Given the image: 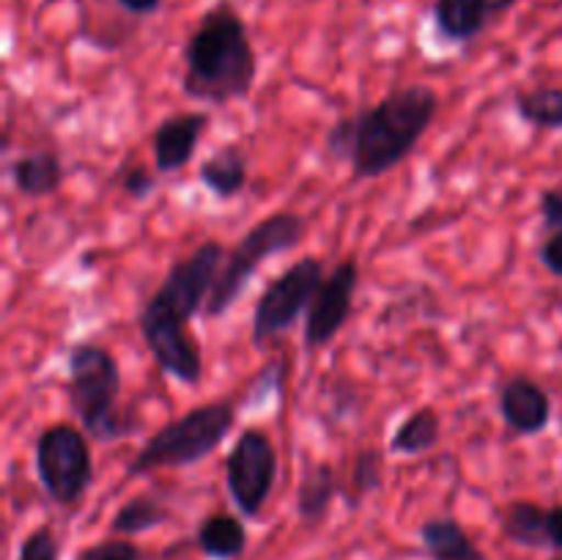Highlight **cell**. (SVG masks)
Instances as JSON below:
<instances>
[{"mask_svg": "<svg viewBox=\"0 0 562 560\" xmlns=\"http://www.w3.org/2000/svg\"><path fill=\"white\" fill-rule=\"evenodd\" d=\"M420 541L431 560H486L464 525L453 516H434L423 522Z\"/></svg>", "mask_w": 562, "mask_h": 560, "instance_id": "18", "label": "cell"}, {"mask_svg": "<svg viewBox=\"0 0 562 560\" xmlns=\"http://www.w3.org/2000/svg\"><path fill=\"white\" fill-rule=\"evenodd\" d=\"M36 475L47 497L58 505H77L91 489L93 456L86 434L71 423H53L42 428L33 448Z\"/></svg>", "mask_w": 562, "mask_h": 560, "instance_id": "7", "label": "cell"}, {"mask_svg": "<svg viewBox=\"0 0 562 560\" xmlns=\"http://www.w3.org/2000/svg\"><path fill=\"white\" fill-rule=\"evenodd\" d=\"M16 560H60V544L53 527L38 525L36 530L27 533L16 549Z\"/></svg>", "mask_w": 562, "mask_h": 560, "instance_id": "25", "label": "cell"}, {"mask_svg": "<svg viewBox=\"0 0 562 560\" xmlns=\"http://www.w3.org/2000/svg\"><path fill=\"white\" fill-rule=\"evenodd\" d=\"M258 77V55L239 11L220 0L203 11L184 44L181 91L195 102L225 108L250 97Z\"/></svg>", "mask_w": 562, "mask_h": 560, "instance_id": "2", "label": "cell"}, {"mask_svg": "<svg viewBox=\"0 0 562 560\" xmlns=\"http://www.w3.org/2000/svg\"><path fill=\"white\" fill-rule=\"evenodd\" d=\"M547 530H549V549H554V552H562V503L549 508Z\"/></svg>", "mask_w": 562, "mask_h": 560, "instance_id": "30", "label": "cell"}, {"mask_svg": "<svg viewBox=\"0 0 562 560\" xmlns=\"http://www.w3.org/2000/svg\"><path fill=\"white\" fill-rule=\"evenodd\" d=\"M119 5L130 11V14L146 16V14H154V11L162 5V0H119Z\"/></svg>", "mask_w": 562, "mask_h": 560, "instance_id": "31", "label": "cell"}, {"mask_svg": "<svg viewBox=\"0 0 562 560\" xmlns=\"http://www.w3.org/2000/svg\"><path fill=\"white\" fill-rule=\"evenodd\" d=\"M486 3L488 9H492V16H499V14H508L519 0H486Z\"/></svg>", "mask_w": 562, "mask_h": 560, "instance_id": "32", "label": "cell"}, {"mask_svg": "<svg viewBox=\"0 0 562 560\" xmlns=\"http://www.w3.org/2000/svg\"><path fill=\"white\" fill-rule=\"evenodd\" d=\"M538 258H541L543 269L554 278H562V231H552L547 239L538 247Z\"/></svg>", "mask_w": 562, "mask_h": 560, "instance_id": "29", "label": "cell"}, {"mask_svg": "<svg viewBox=\"0 0 562 560\" xmlns=\"http://www.w3.org/2000/svg\"><path fill=\"white\" fill-rule=\"evenodd\" d=\"M168 519L170 508L157 494H135V497H130L115 511V516L110 519V533H115L121 538H132L165 525Z\"/></svg>", "mask_w": 562, "mask_h": 560, "instance_id": "22", "label": "cell"}, {"mask_svg": "<svg viewBox=\"0 0 562 560\" xmlns=\"http://www.w3.org/2000/svg\"><path fill=\"white\" fill-rule=\"evenodd\" d=\"M307 3H316V0H307Z\"/></svg>", "mask_w": 562, "mask_h": 560, "instance_id": "33", "label": "cell"}, {"mask_svg": "<svg viewBox=\"0 0 562 560\" xmlns=\"http://www.w3.org/2000/svg\"><path fill=\"white\" fill-rule=\"evenodd\" d=\"M143 340H146L148 355L154 357L162 373H168L176 382L195 388L203 379V355L198 340L192 338L190 327L157 318H137Z\"/></svg>", "mask_w": 562, "mask_h": 560, "instance_id": "11", "label": "cell"}, {"mask_svg": "<svg viewBox=\"0 0 562 560\" xmlns=\"http://www.w3.org/2000/svg\"><path fill=\"white\" fill-rule=\"evenodd\" d=\"M119 184H121V192L130 195L132 201H148V198L154 195V190H157V176L140 163L126 165V168H121Z\"/></svg>", "mask_w": 562, "mask_h": 560, "instance_id": "27", "label": "cell"}, {"mask_svg": "<svg viewBox=\"0 0 562 560\" xmlns=\"http://www.w3.org/2000/svg\"><path fill=\"white\" fill-rule=\"evenodd\" d=\"M547 514L549 508L532 500H510L503 511V536L519 547L549 549Z\"/></svg>", "mask_w": 562, "mask_h": 560, "instance_id": "21", "label": "cell"}, {"mask_svg": "<svg viewBox=\"0 0 562 560\" xmlns=\"http://www.w3.org/2000/svg\"><path fill=\"white\" fill-rule=\"evenodd\" d=\"M75 560H143V552L132 538H104L82 549Z\"/></svg>", "mask_w": 562, "mask_h": 560, "instance_id": "26", "label": "cell"}, {"mask_svg": "<svg viewBox=\"0 0 562 560\" xmlns=\"http://www.w3.org/2000/svg\"><path fill=\"white\" fill-rule=\"evenodd\" d=\"M11 184L25 198H47L60 190L66 179L64 163L55 152L38 148V152L20 154L9 168Z\"/></svg>", "mask_w": 562, "mask_h": 560, "instance_id": "16", "label": "cell"}, {"mask_svg": "<svg viewBox=\"0 0 562 560\" xmlns=\"http://www.w3.org/2000/svg\"><path fill=\"white\" fill-rule=\"evenodd\" d=\"M278 448L263 428L247 426L225 456V486L245 519H256L278 483Z\"/></svg>", "mask_w": 562, "mask_h": 560, "instance_id": "9", "label": "cell"}, {"mask_svg": "<svg viewBox=\"0 0 562 560\" xmlns=\"http://www.w3.org/2000/svg\"><path fill=\"white\" fill-rule=\"evenodd\" d=\"M344 492L338 470L329 461H311L296 489V514L305 525H318L333 508V500Z\"/></svg>", "mask_w": 562, "mask_h": 560, "instance_id": "17", "label": "cell"}, {"mask_svg": "<svg viewBox=\"0 0 562 560\" xmlns=\"http://www.w3.org/2000/svg\"><path fill=\"white\" fill-rule=\"evenodd\" d=\"M497 410L505 426L519 437H536V434L547 432L554 415L549 390L525 373H516L499 384Z\"/></svg>", "mask_w": 562, "mask_h": 560, "instance_id": "12", "label": "cell"}, {"mask_svg": "<svg viewBox=\"0 0 562 560\" xmlns=\"http://www.w3.org/2000/svg\"><path fill=\"white\" fill-rule=\"evenodd\" d=\"M324 278H327V272H324L322 258L305 256L285 267L278 278L269 280V285L261 291L256 307H252V346L263 349L267 340L289 333L307 313Z\"/></svg>", "mask_w": 562, "mask_h": 560, "instance_id": "8", "label": "cell"}, {"mask_svg": "<svg viewBox=\"0 0 562 560\" xmlns=\"http://www.w3.org/2000/svg\"><path fill=\"white\" fill-rule=\"evenodd\" d=\"M442 439V417L434 406H417L398 423L390 437V453L420 456L434 450Z\"/></svg>", "mask_w": 562, "mask_h": 560, "instance_id": "20", "label": "cell"}, {"mask_svg": "<svg viewBox=\"0 0 562 560\" xmlns=\"http://www.w3.org/2000/svg\"><path fill=\"white\" fill-rule=\"evenodd\" d=\"M360 289V264L357 258H344L329 269L322 289L313 296L311 307L305 313V329H302V344L307 351H318L333 344L346 327L355 307V294Z\"/></svg>", "mask_w": 562, "mask_h": 560, "instance_id": "10", "label": "cell"}, {"mask_svg": "<svg viewBox=\"0 0 562 560\" xmlns=\"http://www.w3.org/2000/svg\"><path fill=\"white\" fill-rule=\"evenodd\" d=\"M195 544L206 558L236 560L241 558L247 549V527L239 516L217 511V514H209L206 519L198 525Z\"/></svg>", "mask_w": 562, "mask_h": 560, "instance_id": "19", "label": "cell"}, {"mask_svg": "<svg viewBox=\"0 0 562 560\" xmlns=\"http://www.w3.org/2000/svg\"><path fill=\"white\" fill-rule=\"evenodd\" d=\"M198 179L217 201H234L236 195L245 192L247 179H250V163H247L245 148L228 143L214 152L212 157L198 165Z\"/></svg>", "mask_w": 562, "mask_h": 560, "instance_id": "15", "label": "cell"}, {"mask_svg": "<svg viewBox=\"0 0 562 560\" xmlns=\"http://www.w3.org/2000/svg\"><path fill=\"white\" fill-rule=\"evenodd\" d=\"M538 209H541L543 228L547 231H562V190H541L538 195Z\"/></svg>", "mask_w": 562, "mask_h": 560, "instance_id": "28", "label": "cell"}, {"mask_svg": "<svg viewBox=\"0 0 562 560\" xmlns=\"http://www.w3.org/2000/svg\"><path fill=\"white\" fill-rule=\"evenodd\" d=\"M384 486V450L379 448H362L355 456L351 464V489L346 492L351 508L362 503L368 494L379 492Z\"/></svg>", "mask_w": 562, "mask_h": 560, "instance_id": "24", "label": "cell"}, {"mask_svg": "<svg viewBox=\"0 0 562 560\" xmlns=\"http://www.w3.org/2000/svg\"><path fill=\"white\" fill-rule=\"evenodd\" d=\"M66 401L88 437L119 443L140 432L143 417L121 406V366L108 346L77 340L66 351Z\"/></svg>", "mask_w": 562, "mask_h": 560, "instance_id": "3", "label": "cell"}, {"mask_svg": "<svg viewBox=\"0 0 562 560\" xmlns=\"http://www.w3.org/2000/svg\"><path fill=\"white\" fill-rule=\"evenodd\" d=\"M307 234V220L296 212H272L269 217L258 220L250 231L241 234V239L225 256L220 278L214 283L212 296L206 302V316L217 318L225 316L231 307L239 302L250 280L256 278L258 267L263 261L283 253L296 250Z\"/></svg>", "mask_w": 562, "mask_h": 560, "instance_id": "5", "label": "cell"}, {"mask_svg": "<svg viewBox=\"0 0 562 560\" xmlns=\"http://www.w3.org/2000/svg\"><path fill=\"white\" fill-rule=\"evenodd\" d=\"M439 113V93L412 82L393 88L376 104L335 121L324 148L338 163H349L357 181L379 179L415 154Z\"/></svg>", "mask_w": 562, "mask_h": 560, "instance_id": "1", "label": "cell"}, {"mask_svg": "<svg viewBox=\"0 0 562 560\" xmlns=\"http://www.w3.org/2000/svg\"><path fill=\"white\" fill-rule=\"evenodd\" d=\"M225 256H228V250L217 239L201 242L190 256L170 264L162 283L143 302L137 316L187 327L190 318L206 311V302L212 296L214 283H217Z\"/></svg>", "mask_w": 562, "mask_h": 560, "instance_id": "6", "label": "cell"}, {"mask_svg": "<svg viewBox=\"0 0 562 560\" xmlns=\"http://www.w3.org/2000/svg\"><path fill=\"white\" fill-rule=\"evenodd\" d=\"M516 115L536 130L560 132L562 130V88L538 86L532 91L516 93Z\"/></svg>", "mask_w": 562, "mask_h": 560, "instance_id": "23", "label": "cell"}, {"mask_svg": "<svg viewBox=\"0 0 562 560\" xmlns=\"http://www.w3.org/2000/svg\"><path fill=\"white\" fill-rule=\"evenodd\" d=\"M552 560H562V558H552Z\"/></svg>", "mask_w": 562, "mask_h": 560, "instance_id": "34", "label": "cell"}, {"mask_svg": "<svg viewBox=\"0 0 562 560\" xmlns=\"http://www.w3.org/2000/svg\"><path fill=\"white\" fill-rule=\"evenodd\" d=\"M236 426V404L228 399L206 401L165 423L143 443L126 467V478L151 475L170 467H190L212 456Z\"/></svg>", "mask_w": 562, "mask_h": 560, "instance_id": "4", "label": "cell"}, {"mask_svg": "<svg viewBox=\"0 0 562 560\" xmlns=\"http://www.w3.org/2000/svg\"><path fill=\"white\" fill-rule=\"evenodd\" d=\"M431 16L445 44H467L486 31L492 9L486 0H434Z\"/></svg>", "mask_w": 562, "mask_h": 560, "instance_id": "14", "label": "cell"}, {"mask_svg": "<svg viewBox=\"0 0 562 560\" xmlns=\"http://www.w3.org/2000/svg\"><path fill=\"white\" fill-rule=\"evenodd\" d=\"M206 110H187V113H173L157 124L151 135L154 170L157 173H176L187 168L198 152V143L209 130Z\"/></svg>", "mask_w": 562, "mask_h": 560, "instance_id": "13", "label": "cell"}]
</instances>
